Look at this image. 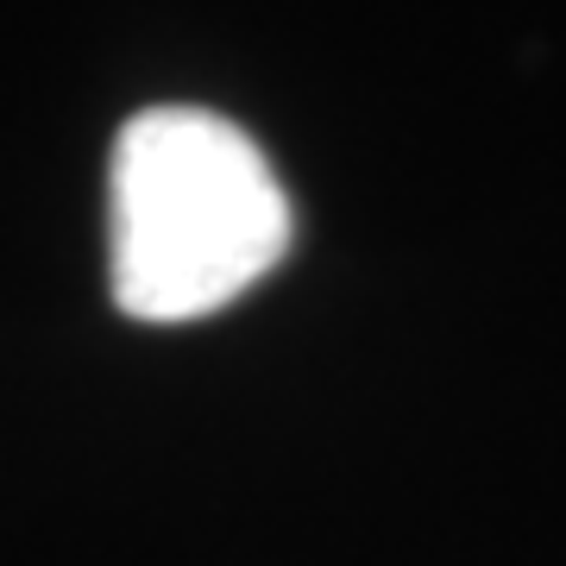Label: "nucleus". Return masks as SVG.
Segmentation results:
<instances>
[{
	"label": "nucleus",
	"mask_w": 566,
	"mask_h": 566,
	"mask_svg": "<svg viewBox=\"0 0 566 566\" xmlns=\"http://www.w3.org/2000/svg\"><path fill=\"white\" fill-rule=\"evenodd\" d=\"M290 196L252 133L208 107H145L114 139L107 259L133 322H196L283 259Z\"/></svg>",
	"instance_id": "f257e3e1"
}]
</instances>
